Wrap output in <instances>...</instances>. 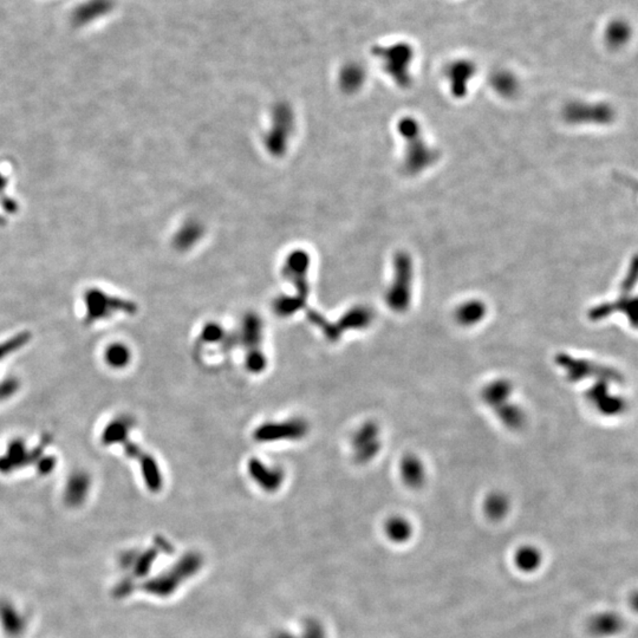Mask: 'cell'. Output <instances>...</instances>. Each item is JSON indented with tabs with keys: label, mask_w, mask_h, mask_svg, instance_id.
Listing matches in <instances>:
<instances>
[{
	"label": "cell",
	"mask_w": 638,
	"mask_h": 638,
	"mask_svg": "<svg viewBox=\"0 0 638 638\" xmlns=\"http://www.w3.org/2000/svg\"><path fill=\"white\" fill-rule=\"evenodd\" d=\"M295 130V116L286 104H278L273 109L271 125L265 135V147L273 156H281L288 150Z\"/></svg>",
	"instance_id": "obj_3"
},
{
	"label": "cell",
	"mask_w": 638,
	"mask_h": 638,
	"mask_svg": "<svg viewBox=\"0 0 638 638\" xmlns=\"http://www.w3.org/2000/svg\"><path fill=\"white\" fill-rule=\"evenodd\" d=\"M492 86L499 94L510 98L518 90V81L514 75L508 71H499L492 77Z\"/></svg>",
	"instance_id": "obj_29"
},
{
	"label": "cell",
	"mask_w": 638,
	"mask_h": 638,
	"mask_svg": "<svg viewBox=\"0 0 638 638\" xmlns=\"http://www.w3.org/2000/svg\"><path fill=\"white\" fill-rule=\"evenodd\" d=\"M508 511V501L505 495L500 493L490 495L486 499L485 502V512L490 519L493 520H500L501 518L505 517Z\"/></svg>",
	"instance_id": "obj_30"
},
{
	"label": "cell",
	"mask_w": 638,
	"mask_h": 638,
	"mask_svg": "<svg viewBox=\"0 0 638 638\" xmlns=\"http://www.w3.org/2000/svg\"><path fill=\"white\" fill-rule=\"evenodd\" d=\"M413 260L408 254L400 252L394 258V276L385 300L390 310L397 313L407 311L413 291Z\"/></svg>",
	"instance_id": "obj_2"
},
{
	"label": "cell",
	"mask_w": 638,
	"mask_h": 638,
	"mask_svg": "<svg viewBox=\"0 0 638 638\" xmlns=\"http://www.w3.org/2000/svg\"><path fill=\"white\" fill-rule=\"evenodd\" d=\"M309 270H310V257L303 249H297L288 254L283 267V274L296 288L298 299L306 300L309 296Z\"/></svg>",
	"instance_id": "obj_9"
},
{
	"label": "cell",
	"mask_w": 638,
	"mask_h": 638,
	"mask_svg": "<svg viewBox=\"0 0 638 638\" xmlns=\"http://www.w3.org/2000/svg\"><path fill=\"white\" fill-rule=\"evenodd\" d=\"M105 363L113 369H123L132 361V351L123 343H114L105 349Z\"/></svg>",
	"instance_id": "obj_26"
},
{
	"label": "cell",
	"mask_w": 638,
	"mask_h": 638,
	"mask_svg": "<svg viewBox=\"0 0 638 638\" xmlns=\"http://www.w3.org/2000/svg\"><path fill=\"white\" fill-rule=\"evenodd\" d=\"M557 364L561 366V369L565 370L568 378L571 381H580V380H586V378H595L597 381L610 382V383H618L621 382V375L611 369L609 366H600L598 363L583 359V358H575L568 356L566 354H561L557 357Z\"/></svg>",
	"instance_id": "obj_5"
},
{
	"label": "cell",
	"mask_w": 638,
	"mask_h": 638,
	"mask_svg": "<svg viewBox=\"0 0 638 638\" xmlns=\"http://www.w3.org/2000/svg\"><path fill=\"white\" fill-rule=\"evenodd\" d=\"M400 473L403 483L412 488H417L423 485L426 473L424 467L417 456H408L402 459L400 465Z\"/></svg>",
	"instance_id": "obj_21"
},
{
	"label": "cell",
	"mask_w": 638,
	"mask_h": 638,
	"mask_svg": "<svg viewBox=\"0 0 638 638\" xmlns=\"http://www.w3.org/2000/svg\"><path fill=\"white\" fill-rule=\"evenodd\" d=\"M387 536L395 543H405L413 534V527L405 518H390L385 525Z\"/></svg>",
	"instance_id": "obj_27"
},
{
	"label": "cell",
	"mask_w": 638,
	"mask_h": 638,
	"mask_svg": "<svg viewBox=\"0 0 638 638\" xmlns=\"http://www.w3.org/2000/svg\"><path fill=\"white\" fill-rule=\"evenodd\" d=\"M91 486L89 475L77 472L71 475L64 490V501L69 507H79L86 501Z\"/></svg>",
	"instance_id": "obj_17"
},
{
	"label": "cell",
	"mask_w": 638,
	"mask_h": 638,
	"mask_svg": "<svg viewBox=\"0 0 638 638\" xmlns=\"http://www.w3.org/2000/svg\"><path fill=\"white\" fill-rule=\"evenodd\" d=\"M113 8L114 0H86L75 8L71 20L76 26H86L107 16Z\"/></svg>",
	"instance_id": "obj_15"
},
{
	"label": "cell",
	"mask_w": 638,
	"mask_h": 638,
	"mask_svg": "<svg viewBox=\"0 0 638 638\" xmlns=\"http://www.w3.org/2000/svg\"><path fill=\"white\" fill-rule=\"evenodd\" d=\"M511 395H512V385L504 380L490 382V384L485 387L483 391V401L486 402L487 405H490L493 410L510 402Z\"/></svg>",
	"instance_id": "obj_22"
},
{
	"label": "cell",
	"mask_w": 638,
	"mask_h": 638,
	"mask_svg": "<svg viewBox=\"0 0 638 638\" xmlns=\"http://www.w3.org/2000/svg\"><path fill=\"white\" fill-rule=\"evenodd\" d=\"M20 388V382L16 378H6L0 382V402L13 396Z\"/></svg>",
	"instance_id": "obj_34"
},
{
	"label": "cell",
	"mask_w": 638,
	"mask_h": 638,
	"mask_svg": "<svg viewBox=\"0 0 638 638\" xmlns=\"http://www.w3.org/2000/svg\"><path fill=\"white\" fill-rule=\"evenodd\" d=\"M624 627L622 617L615 612H603L592 617L589 629L596 637H611L619 634Z\"/></svg>",
	"instance_id": "obj_18"
},
{
	"label": "cell",
	"mask_w": 638,
	"mask_h": 638,
	"mask_svg": "<svg viewBox=\"0 0 638 638\" xmlns=\"http://www.w3.org/2000/svg\"><path fill=\"white\" fill-rule=\"evenodd\" d=\"M203 237V226L199 222H191L187 226L183 227V230L180 233V240L183 247H189L194 245Z\"/></svg>",
	"instance_id": "obj_32"
},
{
	"label": "cell",
	"mask_w": 638,
	"mask_h": 638,
	"mask_svg": "<svg viewBox=\"0 0 638 638\" xmlns=\"http://www.w3.org/2000/svg\"><path fill=\"white\" fill-rule=\"evenodd\" d=\"M309 423L300 417L288 420L270 421L258 426L254 433V440L260 444L283 441H299L308 435Z\"/></svg>",
	"instance_id": "obj_4"
},
{
	"label": "cell",
	"mask_w": 638,
	"mask_h": 638,
	"mask_svg": "<svg viewBox=\"0 0 638 638\" xmlns=\"http://www.w3.org/2000/svg\"><path fill=\"white\" fill-rule=\"evenodd\" d=\"M247 473L249 478L259 488L269 493H274L277 490H281L285 481L284 472L281 467L269 465L257 458L249 460Z\"/></svg>",
	"instance_id": "obj_11"
},
{
	"label": "cell",
	"mask_w": 638,
	"mask_h": 638,
	"mask_svg": "<svg viewBox=\"0 0 638 638\" xmlns=\"http://www.w3.org/2000/svg\"><path fill=\"white\" fill-rule=\"evenodd\" d=\"M374 320V313L366 306H355L348 310L339 318V323L334 324L337 339L341 337L343 332L348 331L364 330L369 327Z\"/></svg>",
	"instance_id": "obj_16"
},
{
	"label": "cell",
	"mask_w": 638,
	"mask_h": 638,
	"mask_svg": "<svg viewBox=\"0 0 638 638\" xmlns=\"http://www.w3.org/2000/svg\"><path fill=\"white\" fill-rule=\"evenodd\" d=\"M235 343L242 344L245 352L261 349L264 339V324L260 317L254 313L244 316L238 332L234 336Z\"/></svg>",
	"instance_id": "obj_12"
},
{
	"label": "cell",
	"mask_w": 638,
	"mask_h": 638,
	"mask_svg": "<svg viewBox=\"0 0 638 638\" xmlns=\"http://www.w3.org/2000/svg\"><path fill=\"white\" fill-rule=\"evenodd\" d=\"M400 135L405 140V171L417 174L430 167L436 160L437 153L424 141L422 129L413 117H403L397 125Z\"/></svg>",
	"instance_id": "obj_1"
},
{
	"label": "cell",
	"mask_w": 638,
	"mask_h": 638,
	"mask_svg": "<svg viewBox=\"0 0 638 638\" xmlns=\"http://www.w3.org/2000/svg\"><path fill=\"white\" fill-rule=\"evenodd\" d=\"M50 444V439H44L42 444L33 451H29L22 440H13L8 444V451L4 456L0 458V472L8 474L11 472L20 469V468L37 462V460L43 456L44 448Z\"/></svg>",
	"instance_id": "obj_10"
},
{
	"label": "cell",
	"mask_w": 638,
	"mask_h": 638,
	"mask_svg": "<svg viewBox=\"0 0 638 638\" xmlns=\"http://www.w3.org/2000/svg\"><path fill=\"white\" fill-rule=\"evenodd\" d=\"M30 337L31 336L26 334V332H24V334H20V335L16 336L13 339H8V342L0 344V361L4 359L5 357H8V355L12 354V352H16L17 350H20V348H23L30 341Z\"/></svg>",
	"instance_id": "obj_33"
},
{
	"label": "cell",
	"mask_w": 638,
	"mask_h": 638,
	"mask_svg": "<svg viewBox=\"0 0 638 638\" xmlns=\"http://www.w3.org/2000/svg\"><path fill=\"white\" fill-rule=\"evenodd\" d=\"M565 120L573 125H607L615 111L607 103H583L573 102L565 108Z\"/></svg>",
	"instance_id": "obj_8"
},
{
	"label": "cell",
	"mask_w": 638,
	"mask_h": 638,
	"mask_svg": "<svg viewBox=\"0 0 638 638\" xmlns=\"http://www.w3.org/2000/svg\"><path fill=\"white\" fill-rule=\"evenodd\" d=\"M381 432L373 421L363 423L351 437V451L356 462L364 465L374 460L381 451Z\"/></svg>",
	"instance_id": "obj_7"
},
{
	"label": "cell",
	"mask_w": 638,
	"mask_h": 638,
	"mask_svg": "<svg viewBox=\"0 0 638 638\" xmlns=\"http://www.w3.org/2000/svg\"><path fill=\"white\" fill-rule=\"evenodd\" d=\"M475 74V65L467 59H458L447 66L446 77L449 90L456 98H461L468 93V86Z\"/></svg>",
	"instance_id": "obj_14"
},
{
	"label": "cell",
	"mask_w": 638,
	"mask_h": 638,
	"mask_svg": "<svg viewBox=\"0 0 638 638\" xmlns=\"http://www.w3.org/2000/svg\"><path fill=\"white\" fill-rule=\"evenodd\" d=\"M134 426H135V422L132 417H116L105 427L104 432L102 434V444L104 446L125 444L127 441H129V434L132 432Z\"/></svg>",
	"instance_id": "obj_19"
},
{
	"label": "cell",
	"mask_w": 638,
	"mask_h": 638,
	"mask_svg": "<svg viewBox=\"0 0 638 638\" xmlns=\"http://www.w3.org/2000/svg\"><path fill=\"white\" fill-rule=\"evenodd\" d=\"M384 63V69L396 84L405 88L410 86L412 76L409 68L414 59V51L408 44H396L393 47H382L376 52Z\"/></svg>",
	"instance_id": "obj_6"
},
{
	"label": "cell",
	"mask_w": 638,
	"mask_h": 638,
	"mask_svg": "<svg viewBox=\"0 0 638 638\" xmlns=\"http://www.w3.org/2000/svg\"><path fill=\"white\" fill-rule=\"evenodd\" d=\"M347 75L350 76V78H343V88L345 90H354L357 89L358 86L362 84L363 74L362 71L357 70V69H352V70H349V72H347Z\"/></svg>",
	"instance_id": "obj_35"
},
{
	"label": "cell",
	"mask_w": 638,
	"mask_h": 638,
	"mask_svg": "<svg viewBox=\"0 0 638 638\" xmlns=\"http://www.w3.org/2000/svg\"><path fill=\"white\" fill-rule=\"evenodd\" d=\"M0 624L5 634L18 637L25 630V619L10 602H0Z\"/></svg>",
	"instance_id": "obj_20"
},
{
	"label": "cell",
	"mask_w": 638,
	"mask_h": 638,
	"mask_svg": "<svg viewBox=\"0 0 638 638\" xmlns=\"http://www.w3.org/2000/svg\"><path fill=\"white\" fill-rule=\"evenodd\" d=\"M267 366V357L263 349L249 351L245 355V368L251 374H260Z\"/></svg>",
	"instance_id": "obj_31"
},
{
	"label": "cell",
	"mask_w": 638,
	"mask_h": 638,
	"mask_svg": "<svg viewBox=\"0 0 638 638\" xmlns=\"http://www.w3.org/2000/svg\"><path fill=\"white\" fill-rule=\"evenodd\" d=\"M610 382L597 381L591 389L589 390L588 397L595 408L607 417H614L621 413L625 402L621 397L611 394Z\"/></svg>",
	"instance_id": "obj_13"
},
{
	"label": "cell",
	"mask_w": 638,
	"mask_h": 638,
	"mask_svg": "<svg viewBox=\"0 0 638 638\" xmlns=\"http://www.w3.org/2000/svg\"><path fill=\"white\" fill-rule=\"evenodd\" d=\"M630 26L624 20H612L605 30V39L612 47H621L630 38Z\"/></svg>",
	"instance_id": "obj_28"
},
{
	"label": "cell",
	"mask_w": 638,
	"mask_h": 638,
	"mask_svg": "<svg viewBox=\"0 0 638 638\" xmlns=\"http://www.w3.org/2000/svg\"><path fill=\"white\" fill-rule=\"evenodd\" d=\"M141 472L144 478V483L148 487L149 490L152 492H159L164 486V478L160 471L159 465L156 460L149 454H144L141 456L140 459Z\"/></svg>",
	"instance_id": "obj_23"
},
{
	"label": "cell",
	"mask_w": 638,
	"mask_h": 638,
	"mask_svg": "<svg viewBox=\"0 0 638 638\" xmlns=\"http://www.w3.org/2000/svg\"><path fill=\"white\" fill-rule=\"evenodd\" d=\"M37 471L42 475L50 474L55 469L56 459L54 456H40L37 460Z\"/></svg>",
	"instance_id": "obj_36"
},
{
	"label": "cell",
	"mask_w": 638,
	"mask_h": 638,
	"mask_svg": "<svg viewBox=\"0 0 638 638\" xmlns=\"http://www.w3.org/2000/svg\"><path fill=\"white\" fill-rule=\"evenodd\" d=\"M486 312V306L480 300H469L456 309V318L461 325L472 327L480 323Z\"/></svg>",
	"instance_id": "obj_24"
},
{
	"label": "cell",
	"mask_w": 638,
	"mask_h": 638,
	"mask_svg": "<svg viewBox=\"0 0 638 638\" xmlns=\"http://www.w3.org/2000/svg\"><path fill=\"white\" fill-rule=\"evenodd\" d=\"M543 556L534 546H522L515 553V565L522 573H534L541 565Z\"/></svg>",
	"instance_id": "obj_25"
}]
</instances>
